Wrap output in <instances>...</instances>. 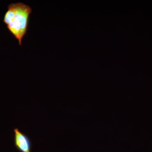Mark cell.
I'll return each mask as SVG.
<instances>
[{"label": "cell", "instance_id": "obj_3", "mask_svg": "<svg viewBox=\"0 0 152 152\" xmlns=\"http://www.w3.org/2000/svg\"><path fill=\"white\" fill-rule=\"evenodd\" d=\"M17 10L16 3H12L8 7V11L4 17V22L7 26L13 20Z\"/></svg>", "mask_w": 152, "mask_h": 152}, {"label": "cell", "instance_id": "obj_2", "mask_svg": "<svg viewBox=\"0 0 152 152\" xmlns=\"http://www.w3.org/2000/svg\"><path fill=\"white\" fill-rule=\"evenodd\" d=\"M14 145L20 152H32V142L29 137L18 128L14 129Z\"/></svg>", "mask_w": 152, "mask_h": 152}, {"label": "cell", "instance_id": "obj_1", "mask_svg": "<svg viewBox=\"0 0 152 152\" xmlns=\"http://www.w3.org/2000/svg\"><path fill=\"white\" fill-rule=\"evenodd\" d=\"M17 10L13 20L7 26L9 31L21 45L22 40L27 31L29 15L32 12L30 6L21 2L16 3Z\"/></svg>", "mask_w": 152, "mask_h": 152}]
</instances>
